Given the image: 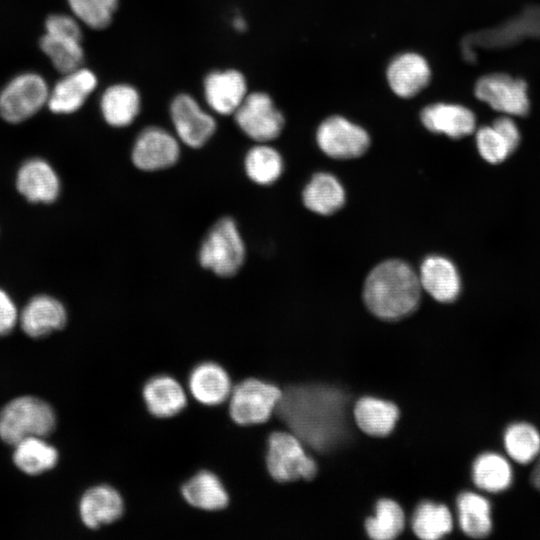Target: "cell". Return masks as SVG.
I'll list each match as a JSON object with an SVG mask.
<instances>
[{
    "instance_id": "obj_38",
    "label": "cell",
    "mask_w": 540,
    "mask_h": 540,
    "mask_svg": "<svg viewBox=\"0 0 540 540\" xmlns=\"http://www.w3.org/2000/svg\"><path fill=\"white\" fill-rule=\"evenodd\" d=\"M507 141L512 151L518 147L521 134L516 122L508 115L497 117L491 124Z\"/></svg>"
},
{
    "instance_id": "obj_31",
    "label": "cell",
    "mask_w": 540,
    "mask_h": 540,
    "mask_svg": "<svg viewBox=\"0 0 540 540\" xmlns=\"http://www.w3.org/2000/svg\"><path fill=\"white\" fill-rule=\"evenodd\" d=\"M303 202L315 213L333 214L344 205L345 191L333 175L317 173L304 189Z\"/></svg>"
},
{
    "instance_id": "obj_10",
    "label": "cell",
    "mask_w": 540,
    "mask_h": 540,
    "mask_svg": "<svg viewBox=\"0 0 540 540\" xmlns=\"http://www.w3.org/2000/svg\"><path fill=\"white\" fill-rule=\"evenodd\" d=\"M234 118L241 131L258 142L278 137L285 122L272 98L260 91L247 94L234 113Z\"/></svg>"
},
{
    "instance_id": "obj_3",
    "label": "cell",
    "mask_w": 540,
    "mask_h": 540,
    "mask_svg": "<svg viewBox=\"0 0 540 540\" xmlns=\"http://www.w3.org/2000/svg\"><path fill=\"white\" fill-rule=\"evenodd\" d=\"M265 465L270 478L280 484L311 482L319 473L315 457L297 436L285 429L268 435Z\"/></svg>"
},
{
    "instance_id": "obj_19",
    "label": "cell",
    "mask_w": 540,
    "mask_h": 540,
    "mask_svg": "<svg viewBox=\"0 0 540 540\" xmlns=\"http://www.w3.org/2000/svg\"><path fill=\"white\" fill-rule=\"evenodd\" d=\"M124 501L121 494L107 484L96 485L86 490L79 502V515L89 529L109 525L122 517Z\"/></svg>"
},
{
    "instance_id": "obj_39",
    "label": "cell",
    "mask_w": 540,
    "mask_h": 540,
    "mask_svg": "<svg viewBox=\"0 0 540 540\" xmlns=\"http://www.w3.org/2000/svg\"><path fill=\"white\" fill-rule=\"evenodd\" d=\"M531 483L535 489L540 491V453L534 461V467L531 472Z\"/></svg>"
},
{
    "instance_id": "obj_6",
    "label": "cell",
    "mask_w": 540,
    "mask_h": 540,
    "mask_svg": "<svg viewBox=\"0 0 540 540\" xmlns=\"http://www.w3.org/2000/svg\"><path fill=\"white\" fill-rule=\"evenodd\" d=\"M282 396V388L259 378L239 382L229 397V415L240 426L259 425L273 415Z\"/></svg>"
},
{
    "instance_id": "obj_34",
    "label": "cell",
    "mask_w": 540,
    "mask_h": 540,
    "mask_svg": "<svg viewBox=\"0 0 540 540\" xmlns=\"http://www.w3.org/2000/svg\"><path fill=\"white\" fill-rule=\"evenodd\" d=\"M244 165L248 177L261 185L275 182L283 170L281 155L266 145L251 148L246 154Z\"/></svg>"
},
{
    "instance_id": "obj_9",
    "label": "cell",
    "mask_w": 540,
    "mask_h": 540,
    "mask_svg": "<svg viewBox=\"0 0 540 540\" xmlns=\"http://www.w3.org/2000/svg\"><path fill=\"white\" fill-rule=\"evenodd\" d=\"M175 135L185 145L200 148L214 135L217 123L211 112L192 95L179 93L169 106Z\"/></svg>"
},
{
    "instance_id": "obj_14",
    "label": "cell",
    "mask_w": 540,
    "mask_h": 540,
    "mask_svg": "<svg viewBox=\"0 0 540 540\" xmlns=\"http://www.w3.org/2000/svg\"><path fill=\"white\" fill-rule=\"evenodd\" d=\"M352 414L358 430L363 435L383 439L390 436L397 427L401 410L392 400L362 395L354 402Z\"/></svg>"
},
{
    "instance_id": "obj_33",
    "label": "cell",
    "mask_w": 540,
    "mask_h": 540,
    "mask_svg": "<svg viewBox=\"0 0 540 540\" xmlns=\"http://www.w3.org/2000/svg\"><path fill=\"white\" fill-rule=\"evenodd\" d=\"M503 446L514 462L526 465L535 461L540 453V432L528 422H514L503 433Z\"/></svg>"
},
{
    "instance_id": "obj_21",
    "label": "cell",
    "mask_w": 540,
    "mask_h": 540,
    "mask_svg": "<svg viewBox=\"0 0 540 540\" xmlns=\"http://www.w3.org/2000/svg\"><path fill=\"white\" fill-rule=\"evenodd\" d=\"M422 289L438 302L450 303L461 291V278L456 266L440 255L428 256L420 268Z\"/></svg>"
},
{
    "instance_id": "obj_8",
    "label": "cell",
    "mask_w": 540,
    "mask_h": 540,
    "mask_svg": "<svg viewBox=\"0 0 540 540\" xmlns=\"http://www.w3.org/2000/svg\"><path fill=\"white\" fill-rule=\"evenodd\" d=\"M50 87L36 72H22L11 78L0 91V116L9 123H20L47 106Z\"/></svg>"
},
{
    "instance_id": "obj_26",
    "label": "cell",
    "mask_w": 540,
    "mask_h": 540,
    "mask_svg": "<svg viewBox=\"0 0 540 540\" xmlns=\"http://www.w3.org/2000/svg\"><path fill=\"white\" fill-rule=\"evenodd\" d=\"M184 500L194 508L219 511L229 504V495L222 481L214 473L202 470L181 487Z\"/></svg>"
},
{
    "instance_id": "obj_32",
    "label": "cell",
    "mask_w": 540,
    "mask_h": 540,
    "mask_svg": "<svg viewBox=\"0 0 540 540\" xmlns=\"http://www.w3.org/2000/svg\"><path fill=\"white\" fill-rule=\"evenodd\" d=\"M14 447L13 461L28 475H39L51 470L59 459L58 451L42 437L26 438Z\"/></svg>"
},
{
    "instance_id": "obj_40",
    "label": "cell",
    "mask_w": 540,
    "mask_h": 540,
    "mask_svg": "<svg viewBox=\"0 0 540 540\" xmlns=\"http://www.w3.org/2000/svg\"><path fill=\"white\" fill-rule=\"evenodd\" d=\"M233 28L239 32H243L247 28L246 21L241 16H235L232 20Z\"/></svg>"
},
{
    "instance_id": "obj_13",
    "label": "cell",
    "mask_w": 540,
    "mask_h": 540,
    "mask_svg": "<svg viewBox=\"0 0 540 540\" xmlns=\"http://www.w3.org/2000/svg\"><path fill=\"white\" fill-rule=\"evenodd\" d=\"M247 94L246 78L237 69L213 70L203 80L205 103L217 115H234Z\"/></svg>"
},
{
    "instance_id": "obj_29",
    "label": "cell",
    "mask_w": 540,
    "mask_h": 540,
    "mask_svg": "<svg viewBox=\"0 0 540 540\" xmlns=\"http://www.w3.org/2000/svg\"><path fill=\"white\" fill-rule=\"evenodd\" d=\"M406 526L403 506L393 498L381 497L373 507V513L364 520V531L373 540H392L400 536Z\"/></svg>"
},
{
    "instance_id": "obj_7",
    "label": "cell",
    "mask_w": 540,
    "mask_h": 540,
    "mask_svg": "<svg viewBox=\"0 0 540 540\" xmlns=\"http://www.w3.org/2000/svg\"><path fill=\"white\" fill-rule=\"evenodd\" d=\"M473 93L477 100L508 116L525 117L532 107L528 82L506 72H489L478 77Z\"/></svg>"
},
{
    "instance_id": "obj_17",
    "label": "cell",
    "mask_w": 540,
    "mask_h": 540,
    "mask_svg": "<svg viewBox=\"0 0 540 540\" xmlns=\"http://www.w3.org/2000/svg\"><path fill=\"white\" fill-rule=\"evenodd\" d=\"M60 179L45 160L32 158L24 162L16 175V188L32 203H52L60 193Z\"/></svg>"
},
{
    "instance_id": "obj_28",
    "label": "cell",
    "mask_w": 540,
    "mask_h": 540,
    "mask_svg": "<svg viewBox=\"0 0 540 540\" xmlns=\"http://www.w3.org/2000/svg\"><path fill=\"white\" fill-rule=\"evenodd\" d=\"M471 477L474 485L483 492L501 493L513 482L510 461L496 452H484L472 463Z\"/></svg>"
},
{
    "instance_id": "obj_15",
    "label": "cell",
    "mask_w": 540,
    "mask_h": 540,
    "mask_svg": "<svg viewBox=\"0 0 540 540\" xmlns=\"http://www.w3.org/2000/svg\"><path fill=\"white\" fill-rule=\"evenodd\" d=\"M97 85V75L84 66L62 74L50 87L47 107L55 114L75 113L85 104Z\"/></svg>"
},
{
    "instance_id": "obj_18",
    "label": "cell",
    "mask_w": 540,
    "mask_h": 540,
    "mask_svg": "<svg viewBox=\"0 0 540 540\" xmlns=\"http://www.w3.org/2000/svg\"><path fill=\"white\" fill-rule=\"evenodd\" d=\"M431 68L420 54L406 52L388 65L387 80L391 90L401 98H411L428 86Z\"/></svg>"
},
{
    "instance_id": "obj_4",
    "label": "cell",
    "mask_w": 540,
    "mask_h": 540,
    "mask_svg": "<svg viewBox=\"0 0 540 540\" xmlns=\"http://www.w3.org/2000/svg\"><path fill=\"white\" fill-rule=\"evenodd\" d=\"M56 426L53 408L45 401L22 396L7 403L0 411V438L16 445L29 437H46Z\"/></svg>"
},
{
    "instance_id": "obj_25",
    "label": "cell",
    "mask_w": 540,
    "mask_h": 540,
    "mask_svg": "<svg viewBox=\"0 0 540 540\" xmlns=\"http://www.w3.org/2000/svg\"><path fill=\"white\" fill-rule=\"evenodd\" d=\"M458 525L468 537H487L493 527L492 509L489 500L480 493L464 491L456 499Z\"/></svg>"
},
{
    "instance_id": "obj_37",
    "label": "cell",
    "mask_w": 540,
    "mask_h": 540,
    "mask_svg": "<svg viewBox=\"0 0 540 540\" xmlns=\"http://www.w3.org/2000/svg\"><path fill=\"white\" fill-rule=\"evenodd\" d=\"M18 321L17 307L9 294L0 289V336L10 333Z\"/></svg>"
},
{
    "instance_id": "obj_2",
    "label": "cell",
    "mask_w": 540,
    "mask_h": 540,
    "mask_svg": "<svg viewBox=\"0 0 540 540\" xmlns=\"http://www.w3.org/2000/svg\"><path fill=\"white\" fill-rule=\"evenodd\" d=\"M419 275L401 260H387L369 273L363 291L366 307L377 318L396 321L412 314L421 298Z\"/></svg>"
},
{
    "instance_id": "obj_11",
    "label": "cell",
    "mask_w": 540,
    "mask_h": 540,
    "mask_svg": "<svg viewBox=\"0 0 540 540\" xmlns=\"http://www.w3.org/2000/svg\"><path fill=\"white\" fill-rule=\"evenodd\" d=\"M316 139L320 149L336 159L363 155L370 145L368 133L342 116H331L318 127Z\"/></svg>"
},
{
    "instance_id": "obj_1",
    "label": "cell",
    "mask_w": 540,
    "mask_h": 540,
    "mask_svg": "<svg viewBox=\"0 0 540 540\" xmlns=\"http://www.w3.org/2000/svg\"><path fill=\"white\" fill-rule=\"evenodd\" d=\"M353 394L324 381L285 385L274 416L312 455L328 456L352 442L357 428Z\"/></svg>"
},
{
    "instance_id": "obj_16",
    "label": "cell",
    "mask_w": 540,
    "mask_h": 540,
    "mask_svg": "<svg viewBox=\"0 0 540 540\" xmlns=\"http://www.w3.org/2000/svg\"><path fill=\"white\" fill-rule=\"evenodd\" d=\"M420 118L427 130L452 139L472 134L477 124L475 113L467 106L456 103L430 104L422 110Z\"/></svg>"
},
{
    "instance_id": "obj_22",
    "label": "cell",
    "mask_w": 540,
    "mask_h": 540,
    "mask_svg": "<svg viewBox=\"0 0 540 540\" xmlns=\"http://www.w3.org/2000/svg\"><path fill=\"white\" fill-rule=\"evenodd\" d=\"M189 390L201 404L216 406L229 399L232 383L227 371L215 362L195 366L189 375Z\"/></svg>"
},
{
    "instance_id": "obj_35",
    "label": "cell",
    "mask_w": 540,
    "mask_h": 540,
    "mask_svg": "<svg viewBox=\"0 0 540 540\" xmlns=\"http://www.w3.org/2000/svg\"><path fill=\"white\" fill-rule=\"evenodd\" d=\"M71 14L93 30L107 28L113 21L119 0H67Z\"/></svg>"
},
{
    "instance_id": "obj_24",
    "label": "cell",
    "mask_w": 540,
    "mask_h": 540,
    "mask_svg": "<svg viewBox=\"0 0 540 540\" xmlns=\"http://www.w3.org/2000/svg\"><path fill=\"white\" fill-rule=\"evenodd\" d=\"M143 400L150 414L170 418L187 405V397L180 383L171 376L158 375L149 379L142 390Z\"/></svg>"
},
{
    "instance_id": "obj_27",
    "label": "cell",
    "mask_w": 540,
    "mask_h": 540,
    "mask_svg": "<svg viewBox=\"0 0 540 540\" xmlns=\"http://www.w3.org/2000/svg\"><path fill=\"white\" fill-rule=\"evenodd\" d=\"M410 528L422 540H438L450 534L454 518L449 507L443 503L423 500L411 511Z\"/></svg>"
},
{
    "instance_id": "obj_30",
    "label": "cell",
    "mask_w": 540,
    "mask_h": 540,
    "mask_svg": "<svg viewBox=\"0 0 540 540\" xmlns=\"http://www.w3.org/2000/svg\"><path fill=\"white\" fill-rule=\"evenodd\" d=\"M83 39L58 33L45 32L40 38V48L54 68L61 74L83 66Z\"/></svg>"
},
{
    "instance_id": "obj_12",
    "label": "cell",
    "mask_w": 540,
    "mask_h": 540,
    "mask_svg": "<svg viewBox=\"0 0 540 540\" xmlns=\"http://www.w3.org/2000/svg\"><path fill=\"white\" fill-rule=\"evenodd\" d=\"M180 156L179 139L166 129L149 126L135 139L131 158L144 171H157L174 165Z\"/></svg>"
},
{
    "instance_id": "obj_20",
    "label": "cell",
    "mask_w": 540,
    "mask_h": 540,
    "mask_svg": "<svg viewBox=\"0 0 540 540\" xmlns=\"http://www.w3.org/2000/svg\"><path fill=\"white\" fill-rule=\"evenodd\" d=\"M67 323L64 305L49 295H37L29 300L20 315V324L28 336L44 337L61 330Z\"/></svg>"
},
{
    "instance_id": "obj_36",
    "label": "cell",
    "mask_w": 540,
    "mask_h": 540,
    "mask_svg": "<svg viewBox=\"0 0 540 540\" xmlns=\"http://www.w3.org/2000/svg\"><path fill=\"white\" fill-rule=\"evenodd\" d=\"M476 146L480 156L490 164H499L513 152L507 141L492 125L476 131Z\"/></svg>"
},
{
    "instance_id": "obj_5",
    "label": "cell",
    "mask_w": 540,
    "mask_h": 540,
    "mask_svg": "<svg viewBox=\"0 0 540 540\" xmlns=\"http://www.w3.org/2000/svg\"><path fill=\"white\" fill-rule=\"evenodd\" d=\"M245 259V246L236 223L229 217L219 219L209 230L199 250L202 267L220 277L235 275Z\"/></svg>"
},
{
    "instance_id": "obj_23",
    "label": "cell",
    "mask_w": 540,
    "mask_h": 540,
    "mask_svg": "<svg viewBox=\"0 0 540 540\" xmlns=\"http://www.w3.org/2000/svg\"><path fill=\"white\" fill-rule=\"evenodd\" d=\"M141 110V96L129 83H114L100 97V112L104 121L114 128L129 126Z\"/></svg>"
}]
</instances>
